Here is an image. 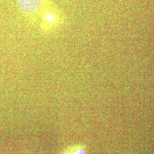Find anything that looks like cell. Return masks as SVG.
Returning <instances> with one entry per match:
<instances>
[{"mask_svg":"<svg viewBox=\"0 0 154 154\" xmlns=\"http://www.w3.org/2000/svg\"><path fill=\"white\" fill-rule=\"evenodd\" d=\"M19 10L29 22H37L44 9L53 3L49 0H17Z\"/></svg>","mask_w":154,"mask_h":154,"instance_id":"obj_1","label":"cell"},{"mask_svg":"<svg viewBox=\"0 0 154 154\" xmlns=\"http://www.w3.org/2000/svg\"><path fill=\"white\" fill-rule=\"evenodd\" d=\"M38 21L41 31L47 34L52 33L60 26L62 23V17L59 9L53 5L42 11Z\"/></svg>","mask_w":154,"mask_h":154,"instance_id":"obj_2","label":"cell"},{"mask_svg":"<svg viewBox=\"0 0 154 154\" xmlns=\"http://www.w3.org/2000/svg\"><path fill=\"white\" fill-rule=\"evenodd\" d=\"M61 154H86V151L82 146H76L71 148Z\"/></svg>","mask_w":154,"mask_h":154,"instance_id":"obj_3","label":"cell"},{"mask_svg":"<svg viewBox=\"0 0 154 154\" xmlns=\"http://www.w3.org/2000/svg\"><path fill=\"white\" fill-rule=\"evenodd\" d=\"M127 154H132V153H127Z\"/></svg>","mask_w":154,"mask_h":154,"instance_id":"obj_4","label":"cell"}]
</instances>
